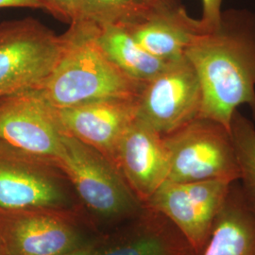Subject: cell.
Returning a JSON list of instances; mask_svg holds the SVG:
<instances>
[{"label": "cell", "instance_id": "cell-1", "mask_svg": "<svg viewBox=\"0 0 255 255\" xmlns=\"http://www.w3.org/2000/svg\"><path fill=\"white\" fill-rule=\"evenodd\" d=\"M185 57L203 90L202 118L230 128L233 114L249 106L255 119V12L222 9L218 24L194 37Z\"/></svg>", "mask_w": 255, "mask_h": 255}, {"label": "cell", "instance_id": "cell-2", "mask_svg": "<svg viewBox=\"0 0 255 255\" xmlns=\"http://www.w3.org/2000/svg\"><path fill=\"white\" fill-rule=\"evenodd\" d=\"M99 26L77 20L63 36L54 69L37 88L56 109L102 100H137L145 82L123 72L98 42Z\"/></svg>", "mask_w": 255, "mask_h": 255}, {"label": "cell", "instance_id": "cell-3", "mask_svg": "<svg viewBox=\"0 0 255 255\" xmlns=\"http://www.w3.org/2000/svg\"><path fill=\"white\" fill-rule=\"evenodd\" d=\"M60 168L92 220L119 226L144 208L117 166L96 148L63 135ZM116 226V227H117Z\"/></svg>", "mask_w": 255, "mask_h": 255}, {"label": "cell", "instance_id": "cell-4", "mask_svg": "<svg viewBox=\"0 0 255 255\" xmlns=\"http://www.w3.org/2000/svg\"><path fill=\"white\" fill-rule=\"evenodd\" d=\"M101 232L85 211L0 209V244L6 255H62Z\"/></svg>", "mask_w": 255, "mask_h": 255}, {"label": "cell", "instance_id": "cell-5", "mask_svg": "<svg viewBox=\"0 0 255 255\" xmlns=\"http://www.w3.org/2000/svg\"><path fill=\"white\" fill-rule=\"evenodd\" d=\"M163 137L170 159L167 181L240 180L236 148L224 124L201 117Z\"/></svg>", "mask_w": 255, "mask_h": 255}, {"label": "cell", "instance_id": "cell-6", "mask_svg": "<svg viewBox=\"0 0 255 255\" xmlns=\"http://www.w3.org/2000/svg\"><path fill=\"white\" fill-rule=\"evenodd\" d=\"M63 43L62 35L32 17L0 23V100L39 88L54 69Z\"/></svg>", "mask_w": 255, "mask_h": 255}, {"label": "cell", "instance_id": "cell-7", "mask_svg": "<svg viewBox=\"0 0 255 255\" xmlns=\"http://www.w3.org/2000/svg\"><path fill=\"white\" fill-rule=\"evenodd\" d=\"M64 131L58 110L38 89L0 100V149L60 167Z\"/></svg>", "mask_w": 255, "mask_h": 255}, {"label": "cell", "instance_id": "cell-8", "mask_svg": "<svg viewBox=\"0 0 255 255\" xmlns=\"http://www.w3.org/2000/svg\"><path fill=\"white\" fill-rule=\"evenodd\" d=\"M33 208L85 211L60 167L0 149V209Z\"/></svg>", "mask_w": 255, "mask_h": 255}, {"label": "cell", "instance_id": "cell-9", "mask_svg": "<svg viewBox=\"0 0 255 255\" xmlns=\"http://www.w3.org/2000/svg\"><path fill=\"white\" fill-rule=\"evenodd\" d=\"M137 119L163 136L201 118L203 90L189 60L174 61L145 82L137 100Z\"/></svg>", "mask_w": 255, "mask_h": 255}, {"label": "cell", "instance_id": "cell-10", "mask_svg": "<svg viewBox=\"0 0 255 255\" xmlns=\"http://www.w3.org/2000/svg\"><path fill=\"white\" fill-rule=\"evenodd\" d=\"M232 183L166 181L144 205L169 219L201 255Z\"/></svg>", "mask_w": 255, "mask_h": 255}, {"label": "cell", "instance_id": "cell-11", "mask_svg": "<svg viewBox=\"0 0 255 255\" xmlns=\"http://www.w3.org/2000/svg\"><path fill=\"white\" fill-rule=\"evenodd\" d=\"M115 165L145 204L168 178L170 159L164 137L136 118L119 141Z\"/></svg>", "mask_w": 255, "mask_h": 255}, {"label": "cell", "instance_id": "cell-12", "mask_svg": "<svg viewBox=\"0 0 255 255\" xmlns=\"http://www.w3.org/2000/svg\"><path fill=\"white\" fill-rule=\"evenodd\" d=\"M137 100H102L57 110L64 134L96 148L115 164L119 141L136 119Z\"/></svg>", "mask_w": 255, "mask_h": 255}, {"label": "cell", "instance_id": "cell-13", "mask_svg": "<svg viewBox=\"0 0 255 255\" xmlns=\"http://www.w3.org/2000/svg\"><path fill=\"white\" fill-rule=\"evenodd\" d=\"M98 255H200L173 223L144 205L126 222L104 234Z\"/></svg>", "mask_w": 255, "mask_h": 255}, {"label": "cell", "instance_id": "cell-14", "mask_svg": "<svg viewBox=\"0 0 255 255\" xmlns=\"http://www.w3.org/2000/svg\"><path fill=\"white\" fill-rule=\"evenodd\" d=\"M201 255H255V212L239 181L231 184Z\"/></svg>", "mask_w": 255, "mask_h": 255}, {"label": "cell", "instance_id": "cell-15", "mask_svg": "<svg viewBox=\"0 0 255 255\" xmlns=\"http://www.w3.org/2000/svg\"><path fill=\"white\" fill-rule=\"evenodd\" d=\"M124 27L147 52L166 63L184 58L194 37L203 29L200 19L191 17L186 9L173 13L153 12Z\"/></svg>", "mask_w": 255, "mask_h": 255}, {"label": "cell", "instance_id": "cell-16", "mask_svg": "<svg viewBox=\"0 0 255 255\" xmlns=\"http://www.w3.org/2000/svg\"><path fill=\"white\" fill-rule=\"evenodd\" d=\"M98 42L123 72L139 82L149 81L169 64L147 52L124 26H99Z\"/></svg>", "mask_w": 255, "mask_h": 255}, {"label": "cell", "instance_id": "cell-17", "mask_svg": "<svg viewBox=\"0 0 255 255\" xmlns=\"http://www.w3.org/2000/svg\"><path fill=\"white\" fill-rule=\"evenodd\" d=\"M78 20H86L102 27L108 25L128 26L140 22L150 14L140 0H77Z\"/></svg>", "mask_w": 255, "mask_h": 255}, {"label": "cell", "instance_id": "cell-18", "mask_svg": "<svg viewBox=\"0 0 255 255\" xmlns=\"http://www.w3.org/2000/svg\"><path fill=\"white\" fill-rule=\"evenodd\" d=\"M230 131L240 169L239 182L247 195L255 198V125L237 110L230 121Z\"/></svg>", "mask_w": 255, "mask_h": 255}, {"label": "cell", "instance_id": "cell-19", "mask_svg": "<svg viewBox=\"0 0 255 255\" xmlns=\"http://www.w3.org/2000/svg\"><path fill=\"white\" fill-rule=\"evenodd\" d=\"M46 10L67 24H72L79 19L77 0H44Z\"/></svg>", "mask_w": 255, "mask_h": 255}, {"label": "cell", "instance_id": "cell-20", "mask_svg": "<svg viewBox=\"0 0 255 255\" xmlns=\"http://www.w3.org/2000/svg\"><path fill=\"white\" fill-rule=\"evenodd\" d=\"M222 3L223 0H201L202 12L200 21L204 30L218 24L222 12Z\"/></svg>", "mask_w": 255, "mask_h": 255}, {"label": "cell", "instance_id": "cell-21", "mask_svg": "<svg viewBox=\"0 0 255 255\" xmlns=\"http://www.w3.org/2000/svg\"><path fill=\"white\" fill-rule=\"evenodd\" d=\"M145 6L155 12L173 13L182 11L183 7L180 0H140Z\"/></svg>", "mask_w": 255, "mask_h": 255}, {"label": "cell", "instance_id": "cell-22", "mask_svg": "<svg viewBox=\"0 0 255 255\" xmlns=\"http://www.w3.org/2000/svg\"><path fill=\"white\" fill-rule=\"evenodd\" d=\"M2 8H30L46 10L44 0H0V9Z\"/></svg>", "mask_w": 255, "mask_h": 255}, {"label": "cell", "instance_id": "cell-23", "mask_svg": "<svg viewBox=\"0 0 255 255\" xmlns=\"http://www.w3.org/2000/svg\"><path fill=\"white\" fill-rule=\"evenodd\" d=\"M103 235L104 234H102L101 237H98L97 239H95L94 241H92L84 246L62 255H98L100 252V249H101Z\"/></svg>", "mask_w": 255, "mask_h": 255}, {"label": "cell", "instance_id": "cell-24", "mask_svg": "<svg viewBox=\"0 0 255 255\" xmlns=\"http://www.w3.org/2000/svg\"><path fill=\"white\" fill-rule=\"evenodd\" d=\"M247 194V193H246ZM248 197H249V199H250V201L252 202V205H253V207H254V210H255V198H253V197H250L249 195H247Z\"/></svg>", "mask_w": 255, "mask_h": 255}, {"label": "cell", "instance_id": "cell-25", "mask_svg": "<svg viewBox=\"0 0 255 255\" xmlns=\"http://www.w3.org/2000/svg\"><path fill=\"white\" fill-rule=\"evenodd\" d=\"M0 255H5V253H4V251H3V249H2L1 244H0Z\"/></svg>", "mask_w": 255, "mask_h": 255}]
</instances>
